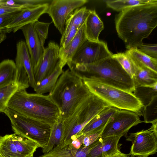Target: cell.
Segmentation results:
<instances>
[{
    "label": "cell",
    "mask_w": 157,
    "mask_h": 157,
    "mask_svg": "<svg viewBox=\"0 0 157 157\" xmlns=\"http://www.w3.org/2000/svg\"><path fill=\"white\" fill-rule=\"evenodd\" d=\"M115 23L118 35L127 49L137 48L157 26V3L124 10L116 16Z\"/></svg>",
    "instance_id": "obj_1"
},
{
    "label": "cell",
    "mask_w": 157,
    "mask_h": 157,
    "mask_svg": "<svg viewBox=\"0 0 157 157\" xmlns=\"http://www.w3.org/2000/svg\"><path fill=\"white\" fill-rule=\"evenodd\" d=\"M91 94L82 76L69 69L63 71L49 94L58 108L59 119L63 122Z\"/></svg>",
    "instance_id": "obj_2"
},
{
    "label": "cell",
    "mask_w": 157,
    "mask_h": 157,
    "mask_svg": "<svg viewBox=\"0 0 157 157\" xmlns=\"http://www.w3.org/2000/svg\"><path fill=\"white\" fill-rule=\"evenodd\" d=\"M8 108L24 116L52 125L59 118L58 108L50 95L28 93L26 89L16 92Z\"/></svg>",
    "instance_id": "obj_3"
},
{
    "label": "cell",
    "mask_w": 157,
    "mask_h": 157,
    "mask_svg": "<svg viewBox=\"0 0 157 157\" xmlns=\"http://www.w3.org/2000/svg\"><path fill=\"white\" fill-rule=\"evenodd\" d=\"M69 69L81 75L94 78L109 85L133 93L135 86L133 78L113 57L88 64L67 62Z\"/></svg>",
    "instance_id": "obj_4"
},
{
    "label": "cell",
    "mask_w": 157,
    "mask_h": 157,
    "mask_svg": "<svg viewBox=\"0 0 157 157\" xmlns=\"http://www.w3.org/2000/svg\"><path fill=\"white\" fill-rule=\"evenodd\" d=\"M81 76L90 93L110 106L133 112L139 116L142 115L144 106L133 93L106 84L91 77Z\"/></svg>",
    "instance_id": "obj_5"
},
{
    "label": "cell",
    "mask_w": 157,
    "mask_h": 157,
    "mask_svg": "<svg viewBox=\"0 0 157 157\" xmlns=\"http://www.w3.org/2000/svg\"><path fill=\"white\" fill-rule=\"evenodd\" d=\"M109 106L91 94L80 104L71 116L63 122V145L70 144L80 136L82 130L93 118Z\"/></svg>",
    "instance_id": "obj_6"
},
{
    "label": "cell",
    "mask_w": 157,
    "mask_h": 157,
    "mask_svg": "<svg viewBox=\"0 0 157 157\" xmlns=\"http://www.w3.org/2000/svg\"><path fill=\"white\" fill-rule=\"evenodd\" d=\"M3 113L10 120L14 133L33 140L42 148L47 144L52 125L22 115L8 108Z\"/></svg>",
    "instance_id": "obj_7"
},
{
    "label": "cell",
    "mask_w": 157,
    "mask_h": 157,
    "mask_svg": "<svg viewBox=\"0 0 157 157\" xmlns=\"http://www.w3.org/2000/svg\"><path fill=\"white\" fill-rule=\"evenodd\" d=\"M126 138L132 143L129 153L131 157H148L154 154L157 150V123L147 129L130 133Z\"/></svg>",
    "instance_id": "obj_8"
},
{
    "label": "cell",
    "mask_w": 157,
    "mask_h": 157,
    "mask_svg": "<svg viewBox=\"0 0 157 157\" xmlns=\"http://www.w3.org/2000/svg\"><path fill=\"white\" fill-rule=\"evenodd\" d=\"M139 116L133 112L119 110L109 120L102 132L101 137L124 136L132 127L142 123Z\"/></svg>",
    "instance_id": "obj_9"
},
{
    "label": "cell",
    "mask_w": 157,
    "mask_h": 157,
    "mask_svg": "<svg viewBox=\"0 0 157 157\" xmlns=\"http://www.w3.org/2000/svg\"><path fill=\"white\" fill-rule=\"evenodd\" d=\"M113 55L106 43L102 41L95 42L87 40L67 62L75 64H90L111 57Z\"/></svg>",
    "instance_id": "obj_10"
},
{
    "label": "cell",
    "mask_w": 157,
    "mask_h": 157,
    "mask_svg": "<svg viewBox=\"0 0 157 157\" xmlns=\"http://www.w3.org/2000/svg\"><path fill=\"white\" fill-rule=\"evenodd\" d=\"M87 0H52L46 13L51 17L54 25L62 35L66 20L75 10L86 3Z\"/></svg>",
    "instance_id": "obj_11"
},
{
    "label": "cell",
    "mask_w": 157,
    "mask_h": 157,
    "mask_svg": "<svg viewBox=\"0 0 157 157\" xmlns=\"http://www.w3.org/2000/svg\"><path fill=\"white\" fill-rule=\"evenodd\" d=\"M49 4L23 9L17 13L5 27L0 29V33H15L24 26L33 24L38 21L40 17L46 13Z\"/></svg>",
    "instance_id": "obj_12"
},
{
    "label": "cell",
    "mask_w": 157,
    "mask_h": 157,
    "mask_svg": "<svg viewBox=\"0 0 157 157\" xmlns=\"http://www.w3.org/2000/svg\"><path fill=\"white\" fill-rule=\"evenodd\" d=\"M59 47L53 41L50 42L44 48L38 69L34 74L35 84L50 75L55 69L59 62Z\"/></svg>",
    "instance_id": "obj_13"
},
{
    "label": "cell",
    "mask_w": 157,
    "mask_h": 157,
    "mask_svg": "<svg viewBox=\"0 0 157 157\" xmlns=\"http://www.w3.org/2000/svg\"><path fill=\"white\" fill-rule=\"evenodd\" d=\"M21 29L25 38L34 74L41 60L44 48L41 44L33 24H27Z\"/></svg>",
    "instance_id": "obj_14"
},
{
    "label": "cell",
    "mask_w": 157,
    "mask_h": 157,
    "mask_svg": "<svg viewBox=\"0 0 157 157\" xmlns=\"http://www.w3.org/2000/svg\"><path fill=\"white\" fill-rule=\"evenodd\" d=\"M85 23L78 30L72 40L65 47H59V62L63 67L70 61L77 50L87 40Z\"/></svg>",
    "instance_id": "obj_15"
},
{
    "label": "cell",
    "mask_w": 157,
    "mask_h": 157,
    "mask_svg": "<svg viewBox=\"0 0 157 157\" xmlns=\"http://www.w3.org/2000/svg\"><path fill=\"white\" fill-rule=\"evenodd\" d=\"M119 109L108 107L93 118L84 128L80 134L85 135L103 130L109 119Z\"/></svg>",
    "instance_id": "obj_16"
},
{
    "label": "cell",
    "mask_w": 157,
    "mask_h": 157,
    "mask_svg": "<svg viewBox=\"0 0 157 157\" xmlns=\"http://www.w3.org/2000/svg\"><path fill=\"white\" fill-rule=\"evenodd\" d=\"M85 33L87 40L97 42L104 29V24L94 10H90L85 22Z\"/></svg>",
    "instance_id": "obj_17"
},
{
    "label": "cell",
    "mask_w": 157,
    "mask_h": 157,
    "mask_svg": "<svg viewBox=\"0 0 157 157\" xmlns=\"http://www.w3.org/2000/svg\"><path fill=\"white\" fill-rule=\"evenodd\" d=\"M90 148V146H82L78 150H75L70 144L60 145L39 157H86Z\"/></svg>",
    "instance_id": "obj_18"
},
{
    "label": "cell",
    "mask_w": 157,
    "mask_h": 157,
    "mask_svg": "<svg viewBox=\"0 0 157 157\" xmlns=\"http://www.w3.org/2000/svg\"><path fill=\"white\" fill-rule=\"evenodd\" d=\"M15 61L23 65L28 76L29 86L33 88L35 84L34 72L28 50L24 41H20L17 44Z\"/></svg>",
    "instance_id": "obj_19"
},
{
    "label": "cell",
    "mask_w": 157,
    "mask_h": 157,
    "mask_svg": "<svg viewBox=\"0 0 157 157\" xmlns=\"http://www.w3.org/2000/svg\"><path fill=\"white\" fill-rule=\"evenodd\" d=\"M90 10L86 7L76 9L68 17L66 20L65 28L60 40H62L73 27L79 29L85 23L89 13Z\"/></svg>",
    "instance_id": "obj_20"
},
{
    "label": "cell",
    "mask_w": 157,
    "mask_h": 157,
    "mask_svg": "<svg viewBox=\"0 0 157 157\" xmlns=\"http://www.w3.org/2000/svg\"><path fill=\"white\" fill-rule=\"evenodd\" d=\"M63 67L59 62L54 71L49 76L36 83L33 88L36 93L44 94L50 93L55 87L58 80L63 71Z\"/></svg>",
    "instance_id": "obj_21"
},
{
    "label": "cell",
    "mask_w": 157,
    "mask_h": 157,
    "mask_svg": "<svg viewBox=\"0 0 157 157\" xmlns=\"http://www.w3.org/2000/svg\"><path fill=\"white\" fill-rule=\"evenodd\" d=\"M12 141L18 152L24 157L33 155L40 145L33 140L15 133L11 134Z\"/></svg>",
    "instance_id": "obj_22"
},
{
    "label": "cell",
    "mask_w": 157,
    "mask_h": 157,
    "mask_svg": "<svg viewBox=\"0 0 157 157\" xmlns=\"http://www.w3.org/2000/svg\"><path fill=\"white\" fill-rule=\"evenodd\" d=\"M17 70L15 63L9 59L0 63V88L16 83Z\"/></svg>",
    "instance_id": "obj_23"
},
{
    "label": "cell",
    "mask_w": 157,
    "mask_h": 157,
    "mask_svg": "<svg viewBox=\"0 0 157 157\" xmlns=\"http://www.w3.org/2000/svg\"><path fill=\"white\" fill-rule=\"evenodd\" d=\"M135 63L136 70L133 79L135 86L149 85L157 82V73Z\"/></svg>",
    "instance_id": "obj_24"
},
{
    "label": "cell",
    "mask_w": 157,
    "mask_h": 157,
    "mask_svg": "<svg viewBox=\"0 0 157 157\" xmlns=\"http://www.w3.org/2000/svg\"><path fill=\"white\" fill-rule=\"evenodd\" d=\"M63 122L59 118L52 125L48 141L42 148V151L44 153H46L56 146L63 145Z\"/></svg>",
    "instance_id": "obj_25"
},
{
    "label": "cell",
    "mask_w": 157,
    "mask_h": 157,
    "mask_svg": "<svg viewBox=\"0 0 157 157\" xmlns=\"http://www.w3.org/2000/svg\"><path fill=\"white\" fill-rule=\"evenodd\" d=\"M157 82L154 84L135 86L133 93L141 101L144 107L148 105L157 97Z\"/></svg>",
    "instance_id": "obj_26"
},
{
    "label": "cell",
    "mask_w": 157,
    "mask_h": 157,
    "mask_svg": "<svg viewBox=\"0 0 157 157\" xmlns=\"http://www.w3.org/2000/svg\"><path fill=\"white\" fill-rule=\"evenodd\" d=\"M125 52L135 63L157 73V59L147 56L136 48L127 49Z\"/></svg>",
    "instance_id": "obj_27"
},
{
    "label": "cell",
    "mask_w": 157,
    "mask_h": 157,
    "mask_svg": "<svg viewBox=\"0 0 157 157\" xmlns=\"http://www.w3.org/2000/svg\"><path fill=\"white\" fill-rule=\"evenodd\" d=\"M105 1L108 7L120 12L139 5L157 3V0H108Z\"/></svg>",
    "instance_id": "obj_28"
},
{
    "label": "cell",
    "mask_w": 157,
    "mask_h": 157,
    "mask_svg": "<svg viewBox=\"0 0 157 157\" xmlns=\"http://www.w3.org/2000/svg\"><path fill=\"white\" fill-rule=\"evenodd\" d=\"M0 157H24L17 151L11 134L0 136Z\"/></svg>",
    "instance_id": "obj_29"
},
{
    "label": "cell",
    "mask_w": 157,
    "mask_h": 157,
    "mask_svg": "<svg viewBox=\"0 0 157 157\" xmlns=\"http://www.w3.org/2000/svg\"><path fill=\"white\" fill-rule=\"evenodd\" d=\"M16 83L0 88V113L4 112L8 108L9 101L17 91L19 90Z\"/></svg>",
    "instance_id": "obj_30"
},
{
    "label": "cell",
    "mask_w": 157,
    "mask_h": 157,
    "mask_svg": "<svg viewBox=\"0 0 157 157\" xmlns=\"http://www.w3.org/2000/svg\"><path fill=\"white\" fill-rule=\"evenodd\" d=\"M113 57L120 63L126 73L133 78L136 70V64L132 58L126 53L119 52L113 54Z\"/></svg>",
    "instance_id": "obj_31"
},
{
    "label": "cell",
    "mask_w": 157,
    "mask_h": 157,
    "mask_svg": "<svg viewBox=\"0 0 157 157\" xmlns=\"http://www.w3.org/2000/svg\"><path fill=\"white\" fill-rule=\"evenodd\" d=\"M121 136H110L102 138V149L104 157H109L120 151L118 145Z\"/></svg>",
    "instance_id": "obj_32"
},
{
    "label": "cell",
    "mask_w": 157,
    "mask_h": 157,
    "mask_svg": "<svg viewBox=\"0 0 157 157\" xmlns=\"http://www.w3.org/2000/svg\"><path fill=\"white\" fill-rule=\"evenodd\" d=\"M142 116L144 118L143 122L152 124L157 123V97L150 104L144 107Z\"/></svg>",
    "instance_id": "obj_33"
},
{
    "label": "cell",
    "mask_w": 157,
    "mask_h": 157,
    "mask_svg": "<svg viewBox=\"0 0 157 157\" xmlns=\"http://www.w3.org/2000/svg\"><path fill=\"white\" fill-rule=\"evenodd\" d=\"M51 24V23L42 22L38 21L33 23L41 44L43 47L45 40L48 37L49 27Z\"/></svg>",
    "instance_id": "obj_34"
},
{
    "label": "cell",
    "mask_w": 157,
    "mask_h": 157,
    "mask_svg": "<svg viewBox=\"0 0 157 157\" xmlns=\"http://www.w3.org/2000/svg\"><path fill=\"white\" fill-rule=\"evenodd\" d=\"M136 48L141 52L147 56L157 59V44H144Z\"/></svg>",
    "instance_id": "obj_35"
},
{
    "label": "cell",
    "mask_w": 157,
    "mask_h": 157,
    "mask_svg": "<svg viewBox=\"0 0 157 157\" xmlns=\"http://www.w3.org/2000/svg\"><path fill=\"white\" fill-rule=\"evenodd\" d=\"M103 130L85 135L82 146L88 147L97 140L100 137Z\"/></svg>",
    "instance_id": "obj_36"
},
{
    "label": "cell",
    "mask_w": 157,
    "mask_h": 157,
    "mask_svg": "<svg viewBox=\"0 0 157 157\" xmlns=\"http://www.w3.org/2000/svg\"><path fill=\"white\" fill-rule=\"evenodd\" d=\"M78 29L75 27L71 28L64 38L62 40H60V47L63 48L66 47L74 38Z\"/></svg>",
    "instance_id": "obj_37"
},
{
    "label": "cell",
    "mask_w": 157,
    "mask_h": 157,
    "mask_svg": "<svg viewBox=\"0 0 157 157\" xmlns=\"http://www.w3.org/2000/svg\"><path fill=\"white\" fill-rule=\"evenodd\" d=\"M21 10L6 14L0 15V29L6 26L12 19Z\"/></svg>",
    "instance_id": "obj_38"
},
{
    "label": "cell",
    "mask_w": 157,
    "mask_h": 157,
    "mask_svg": "<svg viewBox=\"0 0 157 157\" xmlns=\"http://www.w3.org/2000/svg\"><path fill=\"white\" fill-rule=\"evenodd\" d=\"M23 9H21L0 5V15L6 14L21 11Z\"/></svg>",
    "instance_id": "obj_39"
},
{
    "label": "cell",
    "mask_w": 157,
    "mask_h": 157,
    "mask_svg": "<svg viewBox=\"0 0 157 157\" xmlns=\"http://www.w3.org/2000/svg\"><path fill=\"white\" fill-rule=\"evenodd\" d=\"M84 137L85 135H80L72 140L69 144L73 149L75 150H78L82 146Z\"/></svg>",
    "instance_id": "obj_40"
},
{
    "label": "cell",
    "mask_w": 157,
    "mask_h": 157,
    "mask_svg": "<svg viewBox=\"0 0 157 157\" xmlns=\"http://www.w3.org/2000/svg\"><path fill=\"white\" fill-rule=\"evenodd\" d=\"M109 157H131V156L130 153L128 154H125L119 151Z\"/></svg>",
    "instance_id": "obj_41"
},
{
    "label": "cell",
    "mask_w": 157,
    "mask_h": 157,
    "mask_svg": "<svg viewBox=\"0 0 157 157\" xmlns=\"http://www.w3.org/2000/svg\"><path fill=\"white\" fill-rule=\"evenodd\" d=\"M6 38V34L4 33H0V44Z\"/></svg>",
    "instance_id": "obj_42"
},
{
    "label": "cell",
    "mask_w": 157,
    "mask_h": 157,
    "mask_svg": "<svg viewBox=\"0 0 157 157\" xmlns=\"http://www.w3.org/2000/svg\"><path fill=\"white\" fill-rule=\"evenodd\" d=\"M27 157H33V155H31V156H28Z\"/></svg>",
    "instance_id": "obj_43"
}]
</instances>
